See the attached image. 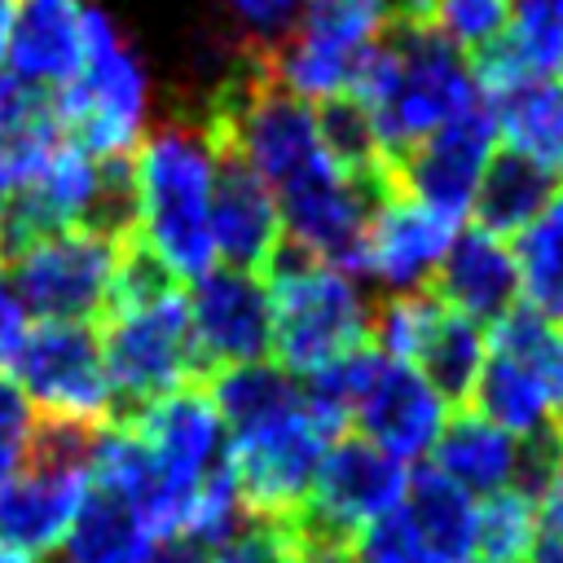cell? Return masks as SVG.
<instances>
[{
    "label": "cell",
    "instance_id": "obj_1",
    "mask_svg": "<svg viewBox=\"0 0 563 563\" xmlns=\"http://www.w3.org/2000/svg\"><path fill=\"white\" fill-rule=\"evenodd\" d=\"M211 176L216 154L202 119H172L132 150L136 242L180 282L216 268L211 246Z\"/></svg>",
    "mask_w": 563,
    "mask_h": 563
},
{
    "label": "cell",
    "instance_id": "obj_2",
    "mask_svg": "<svg viewBox=\"0 0 563 563\" xmlns=\"http://www.w3.org/2000/svg\"><path fill=\"white\" fill-rule=\"evenodd\" d=\"M273 303V356L295 378L369 343V303L356 277L282 242L264 268Z\"/></svg>",
    "mask_w": 563,
    "mask_h": 563
},
{
    "label": "cell",
    "instance_id": "obj_3",
    "mask_svg": "<svg viewBox=\"0 0 563 563\" xmlns=\"http://www.w3.org/2000/svg\"><path fill=\"white\" fill-rule=\"evenodd\" d=\"M101 356L110 378V422L128 427L145 405L189 387L202 374L180 286L101 312Z\"/></svg>",
    "mask_w": 563,
    "mask_h": 563
},
{
    "label": "cell",
    "instance_id": "obj_4",
    "mask_svg": "<svg viewBox=\"0 0 563 563\" xmlns=\"http://www.w3.org/2000/svg\"><path fill=\"white\" fill-rule=\"evenodd\" d=\"M62 136L92 158H132L145 119V75L114 35L110 18L88 9V48L70 84L53 92Z\"/></svg>",
    "mask_w": 563,
    "mask_h": 563
},
{
    "label": "cell",
    "instance_id": "obj_5",
    "mask_svg": "<svg viewBox=\"0 0 563 563\" xmlns=\"http://www.w3.org/2000/svg\"><path fill=\"white\" fill-rule=\"evenodd\" d=\"M0 374L40 413L110 422V378L92 321H22L0 343Z\"/></svg>",
    "mask_w": 563,
    "mask_h": 563
},
{
    "label": "cell",
    "instance_id": "obj_6",
    "mask_svg": "<svg viewBox=\"0 0 563 563\" xmlns=\"http://www.w3.org/2000/svg\"><path fill=\"white\" fill-rule=\"evenodd\" d=\"M330 440L334 431L308 409L303 396L282 413L224 435V453H229V466L238 475V488L251 515H268V519L295 515L308 501L312 475Z\"/></svg>",
    "mask_w": 563,
    "mask_h": 563
},
{
    "label": "cell",
    "instance_id": "obj_7",
    "mask_svg": "<svg viewBox=\"0 0 563 563\" xmlns=\"http://www.w3.org/2000/svg\"><path fill=\"white\" fill-rule=\"evenodd\" d=\"M123 242L92 229H62L9 260L22 312L40 321H92L110 303Z\"/></svg>",
    "mask_w": 563,
    "mask_h": 563
},
{
    "label": "cell",
    "instance_id": "obj_8",
    "mask_svg": "<svg viewBox=\"0 0 563 563\" xmlns=\"http://www.w3.org/2000/svg\"><path fill=\"white\" fill-rule=\"evenodd\" d=\"M493 145H497V119L488 101L475 97L466 110H457L449 123H440L431 136H422L413 150H405L391 163V185L405 198L449 220H462L475 202L488 158L497 154Z\"/></svg>",
    "mask_w": 563,
    "mask_h": 563
},
{
    "label": "cell",
    "instance_id": "obj_9",
    "mask_svg": "<svg viewBox=\"0 0 563 563\" xmlns=\"http://www.w3.org/2000/svg\"><path fill=\"white\" fill-rule=\"evenodd\" d=\"M405 484H409L405 462H396L391 453L374 449L361 435H334L312 475L308 501L295 510V519L312 532L352 541L361 523L400 506Z\"/></svg>",
    "mask_w": 563,
    "mask_h": 563
},
{
    "label": "cell",
    "instance_id": "obj_10",
    "mask_svg": "<svg viewBox=\"0 0 563 563\" xmlns=\"http://www.w3.org/2000/svg\"><path fill=\"white\" fill-rule=\"evenodd\" d=\"M185 308H189V330H194L202 369L268 361L273 303H268V286L260 273H242L229 264L207 268L202 277H194Z\"/></svg>",
    "mask_w": 563,
    "mask_h": 563
},
{
    "label": "cell",
    "instance_id": "obj_11",
    "mask_svg": "<svg viewBox=\"0 0 563 563\" xmlns=\"http://www.w3.org/2000/svg\"><path fill=\"white\" fill-rule=\"evenodd\" d=\"M453 233H457V220L391 189L374 207L365 229V277H374L387 295L427 290Z\"/></svg>",
    "mask_w": 563,
    "mask_h": 563
},
{
    "label": "cell",
    "instance_id": "obj_12",
    "mask_svg": "<svg viewBox=\"0 0 563 563\" xmlns=\"http://www.w3.org/2000/svg\"><path fill=\"white\" fill-rule=\"evenodd\" d=\"M211 154H216V176H211V246H216V260H224L229 268L264 277L268 260L286 242L277 194L233 150L211 145Z\"/></svg>",
    "mask_w": 563,
    "mask_h": 563
},
{
    "label": "cell",
    "instance_id": "obj_13",
    "mask_svg": "<svg viewBox=\"0 0 563 563\" xmlns=\"http://www.w3.org/2000/svg\"><path fill=\"white\" fill-rule=\"evenodd\" d=\"M444 409L449 405L440 400V391L413 365L383 356L361 400L352 405V427L396 462H413L444 431Z\"/></svg>",
    "mask_w": 563,
    "mask_h": 563
},
{
    "label": "cell",
    "instance_id": "obj_14",
    "mask_svg": "<svg viewBox=\"0 0 563 563\" xmlns=\"http://www.w3.org/2000/svg\"><path fill=\"white\" fill-rule=\"evenodd\" d=\"M84 493H88L84 466L26 457V466L0 484V550H13L22 559L53 554Z\"/></svg>",
    "mask_w": 563,
    "mask_h": 563
},
{
    "label": "cell",
    "instance_id": "obj_15",
    "mask_svg": "<svg viewBox=\"0 0 563 563\" xmlns=\"http://www.w3.org/2000/svg\"><path fill=\"white\" fill-rule=\"evenodd\" d=\"M128 427L145 440V449L154 453L167 484L176 493H185L189 501H194L198 484L224 462V422L207 391L180 387V391L145 405Z\"/></svg>",
    "mask_w": 563,
    "mask_h": 563
},
{
    "label": "cell",
    "instance_id": "obj_16",
    "mask_svg": "<svg viewBox=\"0 0 563 563\" xmlns=\"http://www.w3.org/2000/svg\"><path fill=\"white\" fill-rule=\"evenodd\" d=\"M431 295L444 308H453L479 325H493L497 317H506L515 308V295H519L515 251L506 246V238L484 233V229L453 233V242L431 277Z\"/></svg>",
    "mask_w": 563,
    "mask_h": 563
},
{
    "label": "cell",
    "instance_id": "obj_17",
    "mask_svg": "<svg viewBox=\"0 0 563 563\" xmlns=\"http://www.w3.org/2000/svg\"><path fill=\"white\" fill-rule=\"evenodd\" d=\"M84 48H88L84 0H22L13 13L4 57L13 62V75L40 88H62L79 75Z\"/></svg>",
    "mask_w": 563,
    "mask_h": 563
},
{
    "label": "cell",
    "instance_id": "obj_18",
    "mask_svg": "<svg viewBox=\"0 0 563 563\" xmlns=\"http://www.w3.org/2000/svg\"><path fill=\"white\" fill-rule=\"evenodd\" d=\"M435 471L471 497H488L523 484V440L479 413H457L431 444Z\"/></svg>",
    "mask_w": 563,
    "mask_h": 563
},
{
    "label": "cell",
    "instance_id": "obj_19",
    "mask_svg": "<svg viewBox=\"0 0 563 563\" xmlns=\"http://www.w3.org/2000/svg\"><path fill=\"white\" fill-rule=\"evenodd\" d=\"M62 141L66 136L53 92L13 70H0V194L40 176Z\"/></svg>",
    "mask_w": 563,
    "mask_h": 563
},
{
    "label": "cell",
    "instance_id": "obj_20",
    "mask_svg": "<svg viewBox=\"0 0 563 563\" xmlns=\"http://www.w3.org/2000/svg\"><path fill=\"white\" fill-rule=\"evenodd\" d=\"M154 545L158 532L128 497L88 484L66 537L57 541L53 563H145Z\"/></svg>",
    "mask_w": 563,
    "mask_h": 563
},
{
    "label": "cell",
    "instance_id": "obj_21",
    "mask_svg": "<svg viewBox=\"0 0 563 563\" xmlns=\"http://www.w3.org/2000/svg\"><path fill=\"white\" fill-rule=\"evenodd\" d=\"M484 101L497 119V136H506V150L563 176V79L559 75L515 79Z\"/></svg>",
    "mask_w": 563,
    "mask_h": 563
},
{
    "label": "cell",
    "instance_id": "obj_22",
    "mask_svg": "<svg viewBox=\"0 0 563 563\" xmlns=\"http://www.w3.org/2000/svg\"><path fill=\"white\" fill-rule=\"evenodd\" d=\"M400 510L409 515L431 563H475V497L435 466L409 475Z\"/></svg>",
    "mask_w": 563,
    "mask_h": 563
},
{
    "label": "cell",
    "instance_id": "obj_23",
    "mask_svg": "<svg viewBox=\"0 0 563 563\" xmlns=\"http://www.w3.org/2000/svg\"><path fill=\"white\" fill-rule=\"evenodd\" d=\"M554 189H559L554 172L537 167L532 158H523L515 150H501V154L488 158V167L479 176V189H475V202H471L475 229L497 233V238L519 233L523 224L537 220V211L554 198Z\"/></svg>",
    "mask_w": 563,
    "mask_h": 563
},
{
    "label": "cell",
    "instance_id": "obj_24",
    "mask_svg": "<svg viewBox=\"0 0 563 563\" xmlns=\"http://www.w3.org/2000/svg\"><path fill=\"white\" fill-rule=\"evenodd\" d=\"M484 356H488V330L440 303V312H435V321H431V330H427V339L409 365L440 391L444 405H471Z\"/></svg>",
    "mask_w": 563,
    "mask_h": 563
},
{
    "label": "cell",
    "instance_id": "obj_25",
    "mask_svg": "<svg viewBox=\"0 0 563 563\" xmlns=\"http://www.w3.org/2000/svg\"><path fill=\"white\" fill-rule=\"evenodd\" d=\"M515 273L528 308L545 321H563V185L537 220L515 233Z\"/></svg>",
    "mask_w": 563,
    "mask_h": 563
},
{
    "label": "cell",
    "instance_id": "obj_26",
    "mask_svg": "<svg viewBox=\"0 0 563 563\" xmlns=\"http://www.w3.org/2000/svg\"><path fill=\"white\" fill-rule=\"evenodd\" d=\"M537 497L528 488L488 493L475 506V563H519L537 550Z\"/></svg>",
    "mask_w": 563,
    "mask_h": 563
},
{
    "label": "cell",
    "instance_id": "obj_27",
    "mask_svg": "<svg viewBox=\"0 0 563 563\" xmlns=\"http://www.w3.org/2000/svg\"><path fill=\"white\" fill-rule=\"evenodd\" d=\"M387 26L383 0H303L299 31H312L334 44H369Z\"/></svg>",
    "mask_w": 563,
    "mask_h": 563
},
{
    "label": "cell",
    "instance_id": "obj_28",
    "mask_svg": "<svg viewBox=\"0 0 563 563\" xmlns=\"http://www.w3.org/2000/svg\"><path fill=\"white\" fill-rule=\"evenodd\" d=\"M510 22V0H440L431 26L457 48V53H479L493 44Z\"/></svg>",
    "mask_w": 563,
    "mask_h": 563
},
{
    "label": "cell",
    "instance_id": "obj_29",
    "mask_svg": "<svg viewBox=\"0 0 563 563\" xmlns=\"http://www.w3.org/2000/svg\"><path fill=\"white\" fill-rule=\"evenodd\" d=\"M352 563H431L427 545L418 541L409 515L400 506H391L387 515L361 523L352 532V545H347Z\"/></svg>",
    "mask_w": 563,
    "mask_h": 563
},
{
    "label": "cell",
    "instance_id": "obj_30",
    "mask_svg": "<svg viewBox=\"0 0 563 563\" xmlns=\"http://www.w3.org/2000/svg\"><path fill=\"white\" fill-rule=\"evenodd\" d=\"M207 563H295V537L290 519L251 515L229 541H220Z\"/></svg>",
    "mask_w": 563,
    "mask_h": 563
},
{
    "label": "cell",
    "instance_id": "obj_31",
    "mask_svg": "<svg viewBox=\"0 0 563 563\" xmlns=\"http://www.w3.org/2000/svg\"><path fill=\"white\" fill-rule=\"evenodd\" d=\"M31 435H35V405L0 374V484L26 466Z\"/></svg>",
    "mask_w": 563,
    "mask_h": 563
},
{
    "label": "cell",
    "instance_id": "obj_32",
    "mask_svg": "<svg viewBox=\"0 0 563 563\" xmlns=\"http://www.w3.org/2000/svg\"><path fill=\"white\" fill-rule=\"evenodd\" d=\"M233 9L260 40H268L264 48L282 44L303 18V0H233Z\"/></svg>",
    "mask_w": 563,
    "mask_h": 563
},
{
    "label": "cell",
    "instance_id": "obj_33",
    "mask_svg": "<svg viewBox=\"0 0 563 563\" xmlns=\"http://www.w3.org/2000/svg\"><path fill=\"white\" fill-rule=\"evenodd\" d=\"M537 519L550 532V541H563V457L537 488Z\"/></svg>",
    "mask_w": 563,
    "mask_h": 563
},
{
    "label": "cell",
    "instance_id": "obj_34",
    "mask_svg": "<svg viewBox=\"0 0 563 563\" xmlns=\"http://www.w3.org/2000/svg\"><path fill=\"white\" fill-rule=\"evenodd\" d=\"M391 26H431L440 0H383Z\"/></svg>",
    "mask_w": 563,
    "mask_h": 563
},
{
    "label": "cell",
    "instance_id": "obj_35",
    "mask_svg": "<svg viewBox=\"0 0 563 563\" xmlns=\"http://www.w3.org/2000/svg\"><path fill=\"white\" fill-rule=\"evenodd\" d=\"M145 563H207V550L194 545V541H185V537H163V541L150 550Z\"/></svg>",
    "mask_w": 563,
    "mask_h": 563
},
{
    "label": "cell",
    "instance_id": "obj_36",
    "mask_svg": "<svg viewBox=\"0 0 563 563\" xmlns=\"http://www.w3.org/2000/svg\"><path fill=\"white\" fill-rule=\"evenodd\" d=\"M22 321H26V312H22V303H18L13 286H9V268H4V255H0V343H4Z\"/></svg>",
    "mask_w": 563,
    "mask_h": 563
},
{
    "label": "cell",
    "instance_id": "obj_37",
    "mask_svg": "<svg viewBox=\"0 0 563 563\" xmlns=\"http://www.w3.org/2000/svg\"><path fill=\"white\" fill-rule=\"evenodd\" d=\"M13 13H18V0H0V57L9 48V31H13Z\"/></svg>",
    "mask_w": 563,
    "mask_h": 563
},
{
    "label": "cell",
    "instance_id": "obj_38",
    "mask_svg": "<svg viewBox=\"0 0 563 563\" xmlns=\"http://www.w3.org/2000/svg\"><path fill=\"white\" fill-rule=\"evenodd\" d=\"M537 563H563V541H545L537 550Z\"/></svg>",
    "mask_w": 563,
    "mask_h": 563
},
{
    "label": "cell",
    "instance_id": "obj_39",
    "mask_svg": "<svg viewBox=\"0 0 563 563\" xmlns=\"http://www.w3.org/2000/svg\"><path fill=\"white\" fill-rule=\"evenodd\" d=\"M0 563H31V559H22V554H13V550H0Z\"/></svg>",
    "mask_w": 563,
    "mask_h": 563
},
{
    "label": "cell",
    "instance_id": "obj_40",
    "mask_svg": "<svg viewBox=\"0 0 563 563\" xmlns=\"http://www.w3.org/2000/svg\"><path fill=\"white\" fill-rule=\"evenodd\" d=\"M541 4H545V9H554V13L563 18V0H541Z\"/></svg>",
    "mask_w": 563,
    "mask_h": 563
},
{
    "label": "cell",
    "instance_id": "obj_41",
    "mask_svg": "<svg viewBox=\"0 0 563 563\" xmlns=\"http://www.w3.org/2000/svg\"><path fill=\"white\" fill-rule=\"evenodd\" d=\"M559 435H563V405H559Z\"/></svg>",
    "mask_w": 563,
    "mask_h": 563
}]
</instances>
